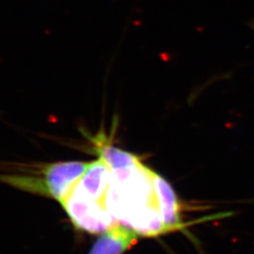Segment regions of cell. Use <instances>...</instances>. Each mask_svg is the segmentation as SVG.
Instances as JSON below:
<instances>
[{
	"label": "cell",
	"instance_id": "5",
	"mask_svg": "<svg viewBox=\"0 0 254 254\" xmlns=\"http://www.w3.org/2000/svg\"><path fill=\"white\" fill-rule=\"evenodd\" d=\"M137 239L135 231L117 224L103 233L88 254H124L136 245Z\"/></svg>",
	"mask_w": 254,
	"mask_h": 254
},
{
	"label": "cell",
	"instance_id": "2",
	"mask_svg": "<svg viewBox=\"0 0 254 254\" xmlns=\"http://www.w3.org/2000/svg\"><path fill=\"white\" fill-rule=\"evenodd\" d=\"M90 163L66 161L27 166L13 173H0V183L63 203L86 173Z\"/></svg>",
	"mask_w": 254,
	"mask_h": 254
},
{
	"label": "cell",
	"instance_id": "1",
	"mask_svg": "<svg viewBox=\"0 0 254 254\" xmlns=\"http://www.w3.org/2000/svg\"><path fill=\"white\" fill-rule=\"evenodd\" d=\"M154 172L139 163L112 172L106 197L109 213L137 235L169 233L161 218L153 183Z\"/></svg>",
	"mask_w": 254,
	"mask_h": 254
},
{
	"label": "cell",
	"instance_id": "3",
	"mask_svg": "<svg viewBox=\"0 0 254 254\" xmlns=\"http://www.w3.org/2000/svg\"><path fill=\"white\" fill-rule=\"evenodd\" d=\"M61 204L73 226L88 233L103 234L119 224L105 203L90 200L75 191L72 190Z\"/></svg>",
	"mask_w": 254,
	"mask_h": 254
},
{
	"label": "cell",
	"instance_id": "4",
	"mask_svg": "<svg viewBox=\"0 0 254 254\" xmlns=\"http://www.w3.org/2000/svg\"><path fill=\"white\" fill-rule=\"evenodd\" d=\"M154 191L158 202L161 218L168 232L179 230L182 227L180 219V205L171 185L154 172L153 174Z\"/></svg>",
	"mask_w": 254,
	"mask_h": 254
},
{
	"label": "cell",
	"instance_id": "6",
	"mask_svg": "<svg viewBox=\"0 0 254 254\" xmlns=\"http://www.w3.org/2000/svg\"><path fill=\"white\" fill-rule=\"evenodd\" d=\"M95 151L100 157L99 159L109 167L111 172L127 169L140 162V159L135 154L108 144L103 138L95 140Z\"/></svg>",
	"mask_w": 254,
	"mask_h": 254
},
{
	"label": "cell",
	"instance_id": "7",
	"mask_svg": "<svg viewBox=\"0 0 254 254\" xmlns=\"http://www.w3.org/2000/svg\"></svg>",
	"mask_w": 254,
	"mask_h": 254
}]
</instances>
